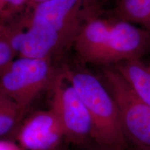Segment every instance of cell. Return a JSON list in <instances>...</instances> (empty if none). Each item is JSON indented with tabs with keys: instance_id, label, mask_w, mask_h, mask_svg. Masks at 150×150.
I'll return each instance as SVG.
<instances>
[{
	"instance_id": "6da1fadb",
	"label": "cell",
	"mask_w": 150,
	"mask_h": 150,
	"mask_svg": "<svg viewBox=\"0 0 150 150\" xmlns=\"http://www.w3.org/2000/svg\"><path fill=\"white\" fill-rule=\"evenodd\" d=\"M79 59L99 67L145 59L150 54V33L104 13L86 22L73 43Z\"/></svg>"
},
{
	"instance_id": "7a4b0ae2",
	"label": "cell",
	"mask_w": 150,
	"mask_h": 150,
	"mask_svg": "<svg viewBox=\"0 0 150 150\" xmlns=\"http://www.w3.org/2000/svg\"><path fill=\"white\" fill-rule=\"evenodd\" d=\"M65 74L89 112L94 141L98 146L128 149L117 106L99 75L84 68Z\"/></svg>"
},
{
	"instance_id": "3957f363",
	"label": "cell",
	"mask_w": 150,
	"mask_h": 150,
	"mask_svg": "<svg viewBox=\"0 0 150 150\" xmlns=\"http://www.w3.org/2000/svg\"><path fill=\"white\" fill-rule=\"evenodd\" d=\"M99 76L117 106L129 147L150 148V106L137 95L115 66L100 67Z\"/></svg>"
},
{
	"instance_id": "277c9868",
	"label": "cell",
	"mask_w": 150,
	"mask_h": 150,
	"mask_svg": "<svg viewBox=\"0 0 150 150\" xmlns=\"http://www.w3.org/2000/svg\"><path fill=\"white\" fill-rule=\"evenodd\" d=\"M104 13L101 0H50L33 6L25 18L54 32L67 48L88 20Z\"/></svg>"
},
{
	"instance_id": "5b68a950",
	"label": "cell",
	"mask_w": 150,
	"mask_h": 150,
	"mask_svg": "<svg viewBox=\"0 0 150 150\" xmlns=\"http://www.w3.org/2000/svg\"><path fill=\"white\" fill-rule=\"evenodd\" d=\"M51 59L20 57L0 76V90L23 109L51 82Z\"/></svg>"
},
{
	"instance_id": "8992f818",
	"label": "cell",
	"mask_w": 150,
	"mask_h": 150,
	"mask_svg": "<svg viewBox=\"0 0 150 150\" xmlns=\"http://www.w3.org/2000/svg\"><path fill=\"white\" fill-rule=\"evenodd\" d=\"M52 110L64 135L78 142L93 140V124L87 108L64 73L52 81Z\"/></svg>"
},
{
	"instance_id": "52a82bcc",
	"label": "cell",
	"mask_w": 150,
	"mask_h": 150,
	"mask_svg": "<svg viewBox=\"0 0 150 150\" xmlns=\"http://www.w3.org/2000/svg\"><path fill=\"white\" fill-rule=\"evenodd\" d=\"M64 131L53 112H41L31 117L20 133V140L31 150H50L59 143Z\"/></svg>"
},
{
	"instance_id": "ba28073f",
	"label": "cell",
	"mask_w": 150,
	"mask_h": 150,
	"mask_svg": "<svg viewBox=\"0 0 150 150\" xmlns=\"http://www.w3.org/2000/svg\"><path fill=\"white\" fill-rule=\"evenodd\" d=\"M113 66L137 95L150 106V64L140 59L123 61Z\"/></svg>"
},
{
	"instance_id": "9c48e42d",
	"label": "cell",
	"mask_w": 150,
	"mask_h": 150,
	"mask_svg": "<svg viewBox=\"0 0 150 150\" xmlns=\"http://www.w3.org/2000/svg\"><path fill=\"white\" fill-rule=\"evenodd\" d=\"M110 14L150 33V0H119Z\"/></svg>"
},
{
	"instance_id": "30bf717a",
	"label": "cell",
	"mask_w": 150,
	"mask_h": 150,
	"mask_svg": "<svg viewBox=\"0 0 150 150\" xmlns=\"http://www.w3.org/2000/svg\"><path fill=\"white\" fill-rule=\"evenodd\" d=\"M21 110L14 100L0 90V136L13 128Z\"/></svg>"
},
{
	"instance_id": "8fae6325",
	"label": "cell",
	"mask_w": 150,
	"mask_h": 150,
	"mask_svg": "<svg viewBox=\"0 0 150 150\" xmlns=\"http://www.w3.org/2000/svg\"><path fill=\"white\" fill-rule=\"evenodd\" d=\"M16 54L7 25L0 22V76L13 62Z\"/></svg>"
},
{
	"instance_id": "7c38bea8",
	"label": "cell",
	"mask_w": 150,
	"mask_h": 150,
	"mask_svg": "<svg viewBox=\"0 0 150 150\" xmlns=\"http://www.w3.org/2000/svg\"><path fill=\"white\" fill-rule=\"evenodd\" d=\"M28 4V0H0V22L11 20Z\"/></svg>"
},
{
	"instance_id": "4fadbf2b",
	"label": "cell",
	"mask_w": 150,
	"mask_h": 150,
	"mask_svg": "<svg viewBox=\"0 0 150 150\" xmlns=\"http://www.w3.org/2000/svg\"><path fill=\"white\" fill-rule=\"evenodd\" d=\"M0 150H18V149L11 142L0 141Z\"/></svg>"
},
{
	"instance_id": "5bb4252c",
	"label": "cell",
	"mask_w": 150,
	"mask_h": 150,
	"mask_svg": "<svg viewBox=\"0 0 150 150\" xmlns=\"http://www.w3.org/2000/svg\"><path fill=\"white\" fill-rule=\"evenodd\" d=\"M50 1V0H28V4H33V6H36L38 4H40L46 2V1Z\"/></svg>"
},
{
	"instance_id": "9a60e30c",
	"label": "cell",
	"mask_w": 150,
	"mask_h": 150,
	"mask_svg": "<svg viewBox=\"0 0 150 150\" xmlns=\"http://www.w3.org/2000/svg\"><path fill=\"white\" fill-rule=\"evenodd\" d=\"M95 150H121L116 149V148H112L109 147H102V146H98V147Z\"/></svg>"
},
{
	"instance_id": "2e32d148",
	"label": "cell",
	"mask_w": 150,
	"mask_h": 150,
	"mask_svg": "<svg viewBox=\"0 0 150 150\" xmlns=\"http://www.w3.org/2000/svg\"><path fill=\"white\" fill-rule=\"evenodd\" d=\"M127 150H150V148L142 147H129Z\"/></svg>"
},
{
	"instance_id": "e0dca14e",
	"label": "cell",
	"mask_w": 150,
	"mask_h": 150,
	"mask_svg": "<svg viewBox=\"0 0 150 150\" xmlns=\"http://www.w3.org/2000/svg\"><path fill=\"white\" fill-rule=\"evenodd\" d=\"M143 59L145 60V61L147 62V63H148L149 64H150V54L148 56H146L145 59Z\"/></svg>"
},
{
	"instance_id": "ac0fdd59",
	"label": "cell",
	"mask_w": 150,
	"mask_h": 150,
	"mask_svg": "<svg viewBox=\"0 0 150 150\" xmlns=\"http://www.w3.org/2000/svg\"><path fill=\"white\" fill-rule=\"evenodd\" d=\"M119 1V0H115V3L116 4V3H117V1Z\"/></svg>"
}]
</instances>
